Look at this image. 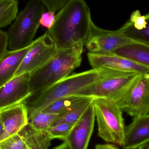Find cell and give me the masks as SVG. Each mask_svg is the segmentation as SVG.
I'll return each mask as SVG.
<instances>
[{
    "label": "cell",
    "instance_id": "1",
    "mask_svg": "<svg viewBox=\"0 0 149 149\" xmlns=\"http://www.w3.org/2000/svg\"><path fill=\"white\" fill-rule=\"evenodd\" d=\"M93 24L85 0H68L55 15L54 24L47 31L58 49L79 42L85 46L92 36Z\"/></svg>",
    "mask_w": 149,
    "mask_h": 149
},
{
    "label": "cell",
    "instance_id": "2",
    "mask_svg": "<svg viewBox=\"0 0 149 149\" xmlns=\"http://www.w3.org/2000/svg\"><path fill=\"white\" fill-rule=\"evenodd\" d=\"M116 71L108 68H99L69 75L50 86L32 94L22 102L27 108L28 113L32 110L41 111L55 101L77 95Z\"/></svg>",
    "mask_w": 149,
    "mask_h": 149
},
{
    "label": "cell",
    "instance_id": "3",
    "mask_svg": "<svg viewBox=\"0 0 149 149\" xmlns=\"http://www.w3.org/2000/svg\"><path fill=\"white\" fill-rule=\"evenodd\" d=\"M84 46L83 43L79 42L70 47L59 49L46 63L31 72L29 86L31 94L67 77L79 67Z\"/></svg>",
    "mask_w": 149,
    "mask_h": 149
},
{
    "label": "cell",
    "instance_id": "4",
    "mask_svg": "<svg viewBox=\"0 0 149 149\" xmlns=\"http://www.w3.org/2000/svg\"><path fill=\"white\" fill-rule=\"evenodd\" d=\"M46 9L39 0H29L6 32L8 50L22 49L32 44Z\"/></svg>",
    "mask_w": 149,
    "mask_h": 149
},
{
    "label": "cell",
    "instance_id": "5",
    "mask_svg": "<svg viewBox=\"0 0 149 149\" xmlns=\"http://www.w3.org/2000/svg\"><path fill=\"white\" fill-rule=\"evenodd\" d=\"M93 105L98 136L107 142L122 147L125 126L121 109L115 102L106 98L94 97Z\"/></svg>",
    "mask_w": 149,
    "mask_h": 149
},
{
    "label": "cell",
    "instance_id": "6",
    "mask_svg": "<svg viewBox=\"0 0 149 149\" xmlns=\"http://www.w3.org/2000/svg\"><path fill=\"white\" fill-rule=\"evenodd\" d=\"M140 74H142L117 71L77 95L106 98L115 102L127 92Z\"/></svg>",
    "mask_w": 149,
    "mask_h": 149
},
{
    "label": "cell",
    "instance_id": "7",
    "mask_svg": "<svg viewBox=\"0 0 149 149\" xmlns=\"http://www.w3.org/2000/svg\"><path fill=\"white\" fill-rule=\"evenodd\" d=\"M115 103L122 112L133 117L149 113V74H140Z\"/></svg>",
    "mask_w": 149,
    "mask_h": 149
},
{
    "label": "cell",
    "instance_id": "8",
    "mask_svg": "<svg viewBox=\"0 0 149 149\" xmlns=\"http://www.w3.org/2000/svg\"><path fill=\"white\" fill-rule=\"evenodd\" d=\"M48 31L34 40L14 77L31 72L46 63L58 51Z\"/></svg>",
    "mask_w": 149,
    "mask_h": 149
},
{
    "label": "cell",
    "instance_id": "9",
    "mask_svg": "<svg viewBox=\"0 0 149 149\" xmlns=\"http://www.w3.org/2000/svg\"><path fill=\"white\" fill-rule=\"evenodd\" d=\"M138 42H140L127 37L119 30H106L99 28L94 23L92 36L85 46L89 52L104 54L111 53L118 48Z\"/></svg>",
    "mask_w": 149,
    "mask_h": 149
},
{
    "label": "cell",
    "instance_id": "10",
    "mask_svg": "<svg viewBox=\"0 0 149 149\" xmlns=\"http://www.w3.org/2000/svg\"><path fill=\"white\" fill-rule=\"evenodd\" d=\"M30 73L14 77L0 87V111L22 103L31 94L29 86Z\"/></svg>",
    "mask_w": 149,
    "mask_h": 149
},
{
    "label": "cell",
    "instance_id": "11",
    "mask_svg": "<svg viewBox=\"0 0 149 149\" xmlns=\"http://www.w3.org/2000/svg\"><path fill=\"white\" fill-rule=\"evenodd\" d=\"M95 113L93 102L74 124L64 141L70 149H87L94 127Z\"/></svg>",
    "mask_w": 149,
    "mask_h": 149
},
{
    "label": "cell",
    "instance_id": "12",
    "mask_svg": "<svg viewBox=\"0 0 149 149\" xmlns=\"http://www.w3.org/2000/svg\"><path fill=\"white\" fill-rule=\"evenodd\" d=\"M87 56L89 64L92 69L108 68L119 71L149 74V67L111 53L100 54L88 52Z\"/></svg>",
    "mask_w": 149,
    "mask_h": 149
},
{
    "label": "cell",
    "instance_id": "13",
    "mask_svg": "<svg viewBox=\"0 0 149 149\" xmlns=\"http://www.w3.org/2000/svg\"><path fill=\"white\" fill-rule=\"evenodd\" d=\"M3 124V133L0 141L17 134L28 123V110L23 102L0 111Z\"/></svg>",
    "mask_w": 149,
    "mask_h": 149
},
{
    "label": "cell",
    "instance_id": "14",
    "mask_svg": "<svg viewBox=\"0 0 149 149\" xmlns=\"http://www.w3.org/2000/svg\"><path fill=\"white\" fill-rule=\"evenodd\" d=\"M149 141V115L134 117L124 129L122 147L125 149H137Z\"/></svg>",
    "mask_w": 149,
    "mask_h": 149
},
{
    "label": "cell",
    "instance_id": "15",
    "mask_svg": "<svg viewBox=\"0 0 149 149\" xmlns=\"http://www.w3.org/2000/svg\"><path fill=\"white\" fill-rule=\"evenodd\" d=\"M31 45L18 50L6 51L0 59V87L14 78Z\"/></svg>",
    "mask_w": 149,
    "mask_h": 149
},
{
    "label": "cell",
    "instance_id": "16",
    "mask_svg": "<svg viewBox=\"0 0 149 149\" xmlns=\"http://www.w3.org/2000/svg\"><path fill=\"white\" fill-rule=\"evenodd\" d=\"M111 54L149 67V45L135 43L116 49Z\"/></svg>",
    "mask_w": 149,
    "mask_h": 149
},
{
    "label": "cell",
    "instance_id": "17",
    "mask_svg": "<svg viewBox=\"0 0 149 149\" xmlns=\"http://www.w3.org/2000/svg\"><path fill=\"white\" fill-rule=\"evenodd\" d=\"M18 134L23 140L28 149H49L51 140L46 131H39L28 123Z\"/></svg>",
    "mask_w": 149,
    "mask_h": 149
},
{
    "label": "cell",
    "instance_id": "18",
    "mask_svg": "<svg viewBox=\"0 0 149 149\" xmlns=\"http://www.w3.org/2000/svg\"><path fill=\"white\" fill-rule=\"evenodd\" d=\"M94 98L88 96L64 110L58 114L51 127L63 123L75 124L92 102Z\"/></svg>",
    "mask_w": 149,
    "mask_h": 149
},
{
    "label": "cell",
    "instance_id": "19",
    "mask_svg": "<svg viewBox=\"0 0 149 149\" xmlns=\"http://www.w3.org/2000/svg\"><path fill=\"white\" fill-rule=\"evenodd\" d=\"M58 114L48 113L34 110L28 113V123L39 131H46Z\"/></svg>",
    "mask_w": 149,
    "mask_h": 149
},
{
    "label": "cell",
    "instance_id": "20",
    "mask_svg": "<svg viewBox=\"0 0 149 149\" xmlns=\"http://www.w3.org/2000/svg\"><path fill=\"white\" fill-rule=\"evenodd\" d=\"M17 0H0V29L11 24L18 14Z\"/></svg>",
    "mask_w": 149,
    "mask_h": 149
},
{
    "label": "cell",
    "instance_id": "21",
    "mask_svg": "<svg viewBox=\"0 0 149 149\" xmlns=\"http://www.w3.org/2000/svg\"><path fill=\"white\" fill-rule=\"evenodd\" d=\"M87 97L78 95L66 96L53 102L41 111L48 113L59 114L66 109Z\"/></svg>",
    "mask_w": 149,
    "mask_h": 149
},
{
    "label": "cell",
    "instance_id": "22",
    "mask_svg": "<svg viewBox=\"0 0 149 149\" xmlns=\"http://www.w3.org/2000/svg\"><path fill=\"white\" fill-rule=\"evenodd\" d=\"M118 30L127 37L149 45V26L139 30L134 28L133 23L129 20Z\"/></svg>",
    "mask_w": 149,
    "mask_h": 149
},
{
    "label": "cell",
    "instance_id": "23",
    "mask_svg": "<svg viewBox=\"0 0 149 149\" xmlns=\"http://www.w3.org/2000/svg\"><path fill=\"white\" fill-rule=\"evenodd\" d=\"M74 124L63 123L50 127L46 130L51 140L58 139L64 141L71 130Z\"/></svg>",
    "mask_w": 149,
    "mask_h": 149
},
{
    "label": "cell",
    "instance_id": "24",
    "mask_svg": "<svg viewBox=\"0 0 149 149\" xmlns=\"http://www.w3.org/2000/svg\"><path fill=\"white\" fill-rule=\"evenodd\" d=\"M0 149H28L18 133L0 141Z\"/></svg>",
    "mask_w": 149,
    "mask_h": 149
},
{
    "label": "cell",
    "instance_id": "25",
    "mask_svg": "<svg viewBox=\"0 0 149 149\" xmlns=\"http://www.w3.org/2000/svg\"><path fill=\"white\" fill-rule=\"evenodd\" d=\"M129 20L133 23L134 27L136 29L142 30L149 26L148 13L142 15L140 10H135L131 14Z\"/></svg>",
    "mask_w": 149,
    "mask_h": 149
},
{
    "label": "cell",
    "instance_id": "26",
    "mask_svg": "<svg viewBox=\"0 0 149 149\" xmlns=\"http://www.w3.org/2000/svg\"><path fill=\"white\" fill-rule=\"evenodd\" d=\"M49 11L58 12L68 0H39Z\"/></svg>",
    "mask_w": 149,
    "mask_h": 149
},
{
    "label": "cell",
    "instance_id": "27",
    "mask_svg": "<svg viewBox=\"0 0 149 149\" xmlns=\"http://www.w3.org/2000/svg\"><path fill=\"white\" fill-rule=\"evenodd\" d=\"M55 12L49 11L43 13L39 20V24L46 29H50L54 24Z\"/></svg>",
    "mask_w": 149,
    "mask_h": 149
},
{
    "label": "cell",
    "instance_id": "28",
    "mask_svg": "<svg viewBox=\"0 0 149 149\" xmlns=\"http://www.w3.org/2000/svg\"><path fill=\"white\" fill-rule=\"evenodd\" d=\"M8 50V38L6 32L0 30V59Z\"/></svg>",
    "mask_w": 149,
    "mask_h": 149
},
{
    "label": "cell",
    "instance_id": "29",
    "mask_svg": "<svg viewBox=\"0 0 149 149\" xmlns=\"http://www.w3.org/2000/svg\"><path fill=\"white\" fill-rule=\"evenodd\" d=\"M95 149H119L115 145L113 144H97Z\"/></svg>",
    "mask_w": 149,
    "mask_h": 149
},
{
    "label": "cell",
    "instance_id": "30",
    "mask_svg": "<svg viewBox=\"0 0 149 149\" xmlns=\"http://www.w3.org/2000/svg\"><path fill=\"white\" fill-rule=\"evenodd\" d=\"M53 149H70V148L68 147L67 144L66 143L64 142L61 145H59L57 147H56Z\"/></svg>",
    "mask_w": 149,
    "mask_h": 149
},
{
    "label": "cell",
    "instance_id": "31",
    "mask_svg": "<svg viewBox=\"0 0 149 149\" xmlns=\"http://www.w3.org/2000/svg\"><path fill=\"white\" fill-rule=\"evenodd\" d=\"M137 149H149V141L142 144Z\"/></svg>",
    "mask_w": 149,
    "mask_h": 149
},
{
    "label": "cell",
    "instance_id": "32",
    "mask_svg": "<svg viewBox=\"0 0 149 149\" xmlns=\"http://www.w3.org/2000/svg\"><path fill=\"white\" fill-rule=\"evenodd\" d=\"M3 130H4V129H3V124L0 118V136L3 133Z\"/></svg>",
    "mask_w": 149,
    "mask_h": 149
}]
</instances>
